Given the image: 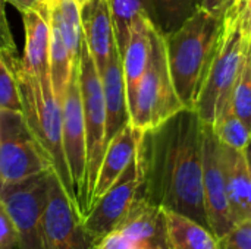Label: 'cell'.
<instances>
[{"instance_id": "1", "label": "cell", "mask_w": 251, "mask_h": 249, "mask_svg": "<svg viewBox=\"0 0 251 249\" xmlns=\"http://www.w3.org/2000/svg\"><path fill=\"white\" fill-rule=\"evenodd\" d=\"M137 161V195L209 227L203 201V122L194 109H182L143 132Z\"/></svg>"}, {"instance_id": "2", "label": "cell", "mask_w": 251, "mask_h": 249, "mask_svg": "<svg viewBox=\"0 0 251 249\" xmlns=\"http://www.w3.org/2000/svg\"><path fill=\"white\" fill-rule=\"evenodd\" d=\"M224 16L199 6L181 28L165 37L171 76L185 109H194L218 48L224 29Z\"/></svg>"}, {"instance_id": "3", "label": "cell", "mask_w": 251, "mask_h": 249, "mask_svg": "<svg viewBox=\"0 0 251 249\" xmlns=\"http://www.w3.org/2000/svg\"><path fill=\"white\" fill-rule=\"evenodd\" d=\"M1 56L16 79L24 119L47 154L51 169L54 170L65 191L76 205L74 185L63 151L62 103L53 92L50 76L40 79L38 76L26 72L22 68L19 57H16V53L1 51Z\"/></svg>"}, {"instance_id": "4", "label": "cell", "mask_w": 251, "mask_h": 249, "mask_svg": "<svg viewBox=\"0 0 251 249\" xmlns=\"http://www.w3.org/2000/svg\"><path fill=\"white\" fill-rule=\"evenodd\" d=\"M240 9V0H232L225 12L218 48L194 104L201 122L210 126L231 106L232 90L241 73L247 45L251 41L241 31Z\"/></svg>"}, {"instance_id": "5", "label": "cell", "mask_w": 251, "mask_h": 249, "mask_svg": "<svg viewBox=\"0 0 251 249\" xmlns=\"http://www.w3.org/2000/svg\"><path fill=\"white\" fill-rule=\"evenodd\" d=\"M185 109L176 94L166 56L165 37L153 26L149 66L128 103L129 123L146 132Z\"/></svg>"}, {"instance_id": "6", "label": "cell", "mask_w": 251, "mask_h": 249, "mask_svg": "<svg viewBox=\"0 0 251 249\" xmlns=\"http://www.w3.org/2000/svg\"><path fill=\"white\" fill-rule=\"evenodd\" d=\"M79 90L85 123L87 166L82 194V219L87 216L99 169L106 151V106L101 78L82 37L79 50Z\"/></svg>"}, {"instance_id": "7", "label": "cell", "mask_w": 251, "mask_h": 249, "mask_svg": "<svg viewBox=\"0 0 251 249\" xmlns=\"http://www.w3.org/2000/svg\"><path fill=\"white\" fill-rule=\"evenodd\" d=\"M53 169L18 182H0V200L18 233L16 249H47L43 214L49 198Z\"/></svg>"}, {"instance_id": "8", "label": "cell", "mask_w": 251, "mask_h": 249, "mask_svg": "<svg viewBox=\"0 0 251 249\" xmlns=\"http://www.w3.org/2000/svg\"><path fill=\"white\" fill-rule=\"evenodd\" d=\"M51 169L50 160L26 125L22 112L0 110L1 182H18Z\"/></svg>"}, {"instance_id": "9", "label": "cell", "mask_w": 251, "mask_h": 249, "mask_svg": "<svg viewBox=\"0 0 251 249\" xmlns=\"http://www.w3.org/2000/svg\"><path fill=\"white\" fill-rule=\"evenodd\" d=\"M62 139L66 163L69 167L78 213L82 219V194L87 166L85 123L79 90V60L72 66L71 78L62 100Z\"/></svg>"}, {"instance_id": "10", "label": "cell", "mask_w": 251, "mask_h": 249, "mask_svg": "<svg viewBox=\"0 0 251 249\" xmlns=\"http://www.w3.org/2000/svg\"><path fill=\"white\" fill-rule=\"evenodd\" d=\"M43 225L47 249H96L97 242L84 227L76 205L54 170L50 176Z\"/></svg>"}, {"instance_id": "11", "label": "cell", "mask_w": 251, "mask_h": 249, "mask_svg": "<svg viewBox=\"0 0 251 249\" xmlns=\"http://www.w3.org/2000/svg\"><path fill=\"white\" fill-rule=\"evenodd\" d=\"M203 201L207 225L219 239L235 225L226 197L221 144L210 125L203 123Z\"/></svg>"}, {"instance_id": "12", "label": "cell", "mask_w": 251, "mask_h": 249, "mask_svg": "<svg viewBox=\"0 0 251 249\" xmlns=\"http://www.w3.org/2000/svg\"><path fill=\"white\" fill-rule=\"evenodd\" d=\"M140 181L138 161L134 157L115 183L90 207L82 223L96 242L112 232L124 219L137 197Z\"/></svg>"}, {"instance_id": "13", "label": "cell", "mask_w": 251, "mask_h": 249, "mask_svg": "<svg viewBox=\"0 0 251 249\" xmlns=\"http://www.w3.org/2000/svg\"><path fill=\"white\" fill-rule=\"evenodd\" d=\"M146 249H166L163 208L137 195L124 219L113 229Z\"/></svg>"}, {"instance_id": "14", "label": "cell", "mask_w": 251, "mask_h": 249, "mask_svg": "<svg viewBox=\"0 0 251 249\" xmlns=\"http://www.w3.org/2000/svg\"><path fill=\"white\" fill-rule=\"evenodd\" d=\"M22 21L25 26V50L19 59L22 68L44 79L50 76L49 56L51 41V21L50 10L43 3L37 7H31L22 12Z\"/></svg>"}, {"instance_id": "15", "label": "cell", "mask_w": 251, "mask_h": 249, "mask_svg": "<svg viewBox=\"0 0 251 249\" xmlns=\"http://www.w3.org/2000/svg\"><path fill=\"white\" fill-rule=\"evenodd\" d=\"M82 37L87 48L101 75L110 60L112 50L116 47L113 23L107 0H88L81 6Z\"/></svg>"}, {"instance_id": "16", "label": "cell", "mask_w": 251, "mask_h": 249, "mask_svg": "<svg viewBox=\"0 0 251 249\" xmlns=\"http://www.w3.org/2000/svg\"><path fill=\"white\" fill-rule=\"evenodd\" d=\"M141 135H143L141 131L135 129L131 123H128L107 142L99 169L97 181L93 189L90 207L115 183V181L124 173V170L134 160Z\"/></svg>"}, {"instance_id": "17", "label": "cell", "mask_w": 251, "mask_h": 249, "mask_svg": "<svg viewBox=\"0 0 251 249\" xmlns=\"http://www.w3.org/2000/svg\"><path fill=\"white\" fill-rule=\"evenodd\" d=\"M219 144L232 220L234 223L251 220V176L246 153L244 150L226 147L221 141Z\"/></svg>"}, {"instance_id": "18", "label": "cell", "mask_w": 251, "mask_h": 249, "mask_svg": "<svg viewBox=\"0 0 251 249\" xmlns=\"http://www.w3.org/2000/svg\"><path fill=\"white\" fill-rule=\"evenodd\" d=\"M104 106H106V145L107 142L129 123L128 98L122 68V57L118 47L112 50L110 60L100 75Z\"/></svg>"}, {"instance_id": "19", "label": "cell", "mask_w": 251, "mask_h": 249, "mask_svg": "<svg viewBox=\"0 0 251 249\" xmlns=\"http://www.w3.org/2000/svg\"><path fill=\"white\" fill-rule=\"evenodd\" d=\"M151 29L153 25L146 16V13H140L131 25L129 40L122 54V68L128 103L134 97V92L149 66L151 54Z\"/></svg>"}, {"instance_id": "20", "label": "cell", "mask_w": 251, "mask_h": 249, "mask_svg": "<svg viewBox=\"0 0 251 249\" xmlns=\"http://www.w3.org/2000/svg\"><path fill=\"white\" fill-rule=\"evenodd\" d=\"M166 222V249H219V241L201 223L163 208Z\"/></svg>"}, {"instance_id": "21", "label": "cell", "mask_w": 251, "mask_h": 249, "mask_svg": "<svg viewBox=\"0 0 251 249\" xmlns=\"http://www.w3.org/2000/svg\"><path fill=\"white\" fill-rule=\"evenodd\" d=\"M200 6V0H144V12L163 35L175 32Z\"/></svg>"}, {"instance_id": "22", "label": "cell", "mask_w": 251, "mask_h": 249, "mask_svg": "<svg viewBox=\"0 0 251 249\" xmlns=\"http://www.w3.org/2000/svg\"><path fill=\"white\" fill-rule=\"evenodd\" d=\"M47 7L50 10V19L57 26L72 63H76L82 43L81 6L75 0H57Z\"/></svg>"}, {"instance_id": "23", "label": "cell", "mask_w": 251, "mask_h": 249, "mask_svg": "<svg viewBox=\"0 0 251 249\" xmlns=\"http://www.w3.org/2000/svg\"><path fill=\"white\" fill-rule=\"evenodd\" d=\"M51 21V19H50ZM72 63L69 51L62 40V35L57 29V26L51 22V41H50V56H49V72H50V81L51 88L57 100L62 103L65 97V91L71 78Z\"/></svg>"}, {"instance_id": "24", "label": "cell", "mask_w": 251, "mask_h": 249, "mask_svg": "<svg viewBox=\"0 0 251 249\" xmlns=\"http://www.w3.org/2000/svg\"><path fill=\"white\" fill-rule=\"evenodd\" d=\"M107 1L112 16V23H113L115 43L122 57L129 40L131 25L134 19L140 13H146L144 0H107Z\"/></svg>"}, {"instance_id": "25", "label": "cell", "mask_w": 251, "mask_h": 249, "mask_svg": "<svg viewBox=\"0 0 251 249\" xmlns=\"http://www.w3.org/2000/svg\"><path fill=\"white\" fill-rule=\"evenodd\" d=\"M212 128L224 145L235 150H246L251 138V131L243 123L241 119H238L231 106L216 117Z\"/></svg>"}, {"instance_id": "26", "label": "cell", "mask_w": 251, "mask_h": 249, "mask_svg": "<svg viewBox=\"0 0 251 249\" xmlns=\"http://www.w3.org/2000/svg\"><path fill=\"white\" fill-rule=\"evenodd\" d=\"M231 109L251 131V41L247 45L241 73L232 90Z\"/></svg>"}, {"instance_id": "27", "label": "cell", "mask_w": 251, "mask_h": 249, "mask_svg": "<svg viewBox=\"0 0 251 249\" xmlns=\"http://www.w3.org/2000/svg\"><path fill=\"white\" fill-rule=\"evenodd\" d=\"M0 110L22 112L16 79L0 51Z\"/></svg>"}, {"instance_id": "28", "label": "cell", "mask_w": 251, "mask_h": 249, "mask_svg": "<svg viewBox=\"0 0 251 249\" xmlns=\"http://www.w3.org/2000/svg\"><path fill=\"white\" fill-rule=\"evenodd\" d=\"M219 241V249H251V220L238 222Z\"/></svg>"}, {"instance_id": "29", "label": "cell", "mask_w": 251, "mask_h": 249, "mask_svg": "<svg viewBox=\"0 0 251 249\" xmlns=\"http://www.w3.org/2000/svg\"><path fill=\"white\" fill-rule=\"evenodd\" d=\"M18 247V233L12 217L0 200V249H15Z\"/></svg>"}, {"instance_id": "30", "label": "cell", "mask_w": 251, "mask_h": 249, "mask_svg": "<svg viewBox=\"0 0 251 249\" xmlns=\"http://www.w3.org/2000/svg\"><path fill=\"white\" fill-rule=\"evenodd\" d=\"M96 249H146L141 247L140 244L134 242L132 239L126 238L124 233L118 232V230H112L109 232L106 236H103L97 245Z\"/></svg>"}, {"instance_id": "31", "label": "cell", "mask_w": 251, "mask_h": 249, "mask_svg": "<svg viewBox=\"0 0 251 249\" xmlns=\"http://www.w3.org/2000/svg\"><path fill=\"white\" fill-rule=\"evenodd\" d=\"M0 51L15 53V41L6 18V1L0 0Z\"/></svg>"}, {"instance_id": "32", "label": "cell", "mask_w": 251, "mask_h": 249, "mask_svg": "<svg viewBox=\"0 0 251 249\" xmlns=\"http://www.w3.org/2000/svg\"><path fill=\"white\" fill-rule=\"evenodd\" d=\"M240 25L246 38L251 40V0H240Z\"/></svg>"}, {"instance_id": "33", "label": "cell", "mask_w": 251, "mask_h": 249, "mask_svg": "<svg viewBox=\"0 0 251 249\" xmlns=\"http://www.w3.org/2000/svg\"><path fill=\"white\" fill-rule=\"evenodd\" d=\"M232 0H200V6L210 13L224 16L228 7L231 6Z\"/></svg>"}, {"instance_id": "34", "label": "cell", "mask_w": 251, "mask_h": 249, "mask_svg": "<svg viewBox=\"0 0 251 249\" xmlns=\"http://www.w3.org/2000/svg\"><path fill=\"white\" fill-rule=\"evenodd\" d=\"M6 3L12 4L15 9H18L21 13L26 9H31V7H37L40 4H43L44 1L43 0H4Z\"/></svg>"}, {"instance_id": "35", "label": "cell", "mask_w": 251, "mask_h": 249, "mask_svg": "<svg viewBox=\"0 0 251 249\" xmlns=\"http://www.w3.org/2000/svg\"><path fill=\"white\" fill-rule=\"evenodd\" d=\"M244 153H246V157H247V164H249V170H250L251 176V138L249 144H247V147H246V150H244Z\"/></svg>"}, {"instance_id": "36", "label": "cell", "mask_w": 251, "mask_h": 249, "mask_svg": "<svg viewBox=\"0 0 251 249\" xmlns=\"http://www.w3.org/2000/svg\"><path fill=\"white\" fill-rule=\"evenodd\" d=\"M57 0H44V4L46 6H50V4H53V3H56Z\"/></svg>"}, {"instance_id": "37", "label": "cell", "mask_w": 251, "mask_h": 249, "mask_svg": "<svg viewBox=\"0 0 251 249\" xmlns=\"http://www.w3.org/2000/svg\"><path fill=\"white\" fill-rule=\"evenodd\" d=\"M75 1H76V3H78L79 6H82V4H85V3H87L88 0H75Z\"/></svg>"}, {"instance_id": "38", "label": "cell", "mask_w": 251, "mask_h": 249, "mask_svg": "<svg viewBox=\"0 0 251 249\" xmlns=\"http://www.w3.org/2000/svg\"><path fill=\"white\" fill-rule=\"evenodd\" d=\"M0 182H1V172H0Z\"/></svg>"}, {"instance_id": "39", "label": "cell", "mask_w": 251, "mask_h": 249, "mask_svg": "<svg viewBox=\"0 0 251 249\" xmlns=\"http://www.w3.org/2000/svg\"><path fill=\"white\" fill-rule=\"evenodd\" d=\"M43 1H44V0H43Z\"/></svg>"}]
</instances>
